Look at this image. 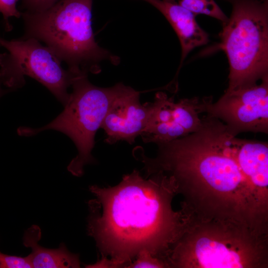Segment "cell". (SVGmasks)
Returning <instances> with one entry per match:
<instances>
[{"label":"cell","mask_w":268,"mask_h":268,"mask_svg":"<svg viewBox=\"0 0 268 268\" xmlns=\"http://www.w3.org/2000/svg\"><path fill=\"white\" fill-rule=\"evenodd\" d=\"M87 73L76 74L72 81V90L62 112L48 124L40 128L21 127L18 134L31 136L46 130H55L68 136L75 144L78 153L68 165L67 170L73 176L81 177L83 167L94 163L91 154L95 135L115 98L126 85L118 83L110 87L92 84Z\"/></svg>","instance_id":"obj_6"},{"label":"cell","mask_w":268,"mask_h":268,"mask_svg":"<svg viewBox=\"0 0 268 268\" xmlns=\"http://www.w3.org/2000/svg\"><path fill=\"white\" fill-rule=\"evenodd\" d=\"M232 146L239 167L263 209L268 213V144L236 136Z\"/></svg>","instance_id":"obj_11"},{"label":"cell","mask_w":268,"mask_h":268,"mask_svg":"<svg viewBox=\"0 0 268 268\" xmlns=\"http://www.w3.org/2000/svg\"><path fill=\"white\" fill-rule=\"evenodd\" d=\"M157 9L176 32L182 50L181 63L194 49L207 43V34L199 26L196 14L182 6L162 0H141Z\"/></svg>","instance_id":"obj_12"},{"label":"cell","mask_w":268,"mask_h":268,"mask_svg":"<svg viewBox=\"0 0 268 268\" xmlns=\"http://www.w3.org/2000/svg\"><path fill=\"white\" fill-rule=\"evenodd\" d=\"M32 268L27 257L12 256L0 252V268Z\"/></svg>","instance_id":"obj_17"},{"label":"cell","mask_w":268,"mask_h":268,"mask_svg":"<svg viewBox=\"0 0 268 268\" xmlns=\"http://www.w3.org/2000/svg\"><path fill=\"white\" fill-rule=\"evenodd\" d=\"M232 5L218 48L227 56L232 90L268 75V0H223Z\"/></svg>","instance_id":"obj_5"},{"label":"cell","mask_w":268,"mask_h":268,"mask_svg":"<svg viewBox=\"0 0 268 268\" xmlns=\"http://www.w3.org/2000/svg\"><path fill=\"white\" fill-rule=\"evenodd\" d=\"M166 268L169 267L164 260L154 257L146 251L140 252L126 268Z\"/></svg>","instance_id":"obj_15"},{"label":"cell","mask_w":268,"mask_h":268,"mask_svg":"<svg viewBox=\"0 0 268 268\" xmlns=\"http://www.w3.org/2000/svg\"><path fill=\"white\" fill-rule=\"evenodd\" d=\"M266 238L243 225L188 215L169 264L182 268H266Z\"/></svg>","instance_id":"obj_3"},{"label":"cell","mask_w":268,"mask_h":268,"mask_svg":"<svg viewBox=\"0 0 268 268\" xmlns=\"http://www.w3.org/2000/svg\"><path fill=\"white\" fill-rule=\"evenodd\" d=\"M201 118L194 105L182 99L174 102L161 92L156 94L149 118L141 134L144 142L173 140L199 130Z\"/></svg>","instance_id":"obj_9"},{"label":"cell","mask_w":268,"mask_h":268,"mask_svg":"<svg viewBox=\"0 0 268 268\" xmlns=\"http://www.w3.org/2000/svg\"><path fill=\"white\" fill-rule=\"evenodd\" d=\"M152 103L141 104L139 92L126 86L110 106L101 125L106 142L125 140L130 144L141 135L146 127Z\"/></svg>","instance_id":"obj_10"},{"label":"cell","mask_w":268,"mask_h":268,"mask_svg":"<svg viewBox=\"0 0 268 268\" xmlns=\"http://www.w3.org/2000/svg\"><path fill=\"white\" fill-rule=\"evenodd\" d=\"M177 3L189 10L196 15H211L215 9L214 0H162Z\"/></svg>","instance_id":"obj_14"},{"label":"cell","mask_w":268,"mask_h":268,"mask_svg":"<svg viewBox=\"0 0 268 268\" xmlns=\"http://www.w3.org/2000/svg\"><path fill=\"white\" fill-rule=\"evenodd\" d=\"M147 177L134 170L115 186L89 187L95 198L88 202L87 233L104 268H126L142 251L168 263L184 231V214L172 206V180L161 172Z\"/></svg>","instance_id":"obj_2"},{"label":"cell","mask_w":268,"mask_h":268,"mask_svg":"<svg viewBox=\"0 0 268 268\" xmlns=\"http://www.w3.org/2000/svg\"><path fill=\"white\" fill-rule=\"evenodd\" d=\"M19 0H0V12L2 14L6 31H10L12 26L9 21L11 17L19 18L21 12L16 8V3Z\"/></svg>","instance_id":"obj_16"},{"label":"cell","mask_w":268,"mask_h":268,"mask_svg":"<svg viewBox=\"0 0 268 268\" xmlns=\"http://www.w3.org/2000/svg\"><path fill=\"white\" fill-rule=\"evenodd\" d=\"M33 38L7 40L0 38V46L7 52L0 54V81L9 89L21 87L25 76L45 86L64 106L67 103L75 74L61 65L62 61L48 46Z\"/></svg>","instance_id":"obj_7"},{"label":"cell","mask_w":268,"mask_h":268,"mask_svg":"<svg viewBox=\"0 0 268 268\" xmlns=\"http://www.w3.org/2000/svg\"><path fill=\"white\" fill-rule=\"evenodd\" d=\"M42 233L39 226L33 225L25 232L22 238L23 245L30 248L31 253L27 257L34 268H80L79 255L69 252L64 243L57 249H47L38 242Z\"/></svg>","instance_id":"obj_13"},{"label":"cell","mask_w":268,"mask_h":268,"mask_svg":"<svg viewBox=\"0 0 268 268\" xmlns=\"http://www.w3.org/2000/svg\"><path fill=\"white\" fill-rule=\"evenodd\" d=\"M2 83H1L0 81V97H1L3 94L6 93L7 92L6 90H3L1 86V84Z\"/></svg>","instance_id":"obj_19"},{"label":"cell","mask_w":268,"mask_h":268,"mask_svg":"<svg viewBox=\"0 0 268 268\" xmlns=\"http://www.w3.org/2000/svg\"><path fill=\"white\" fill-rule=\"evenodd\" d=\"M93 0H59L39 12H21L23 38L43 42L75 74L100 71L108 60L118 65L120 58L96 42L91 26Z\"/></svg>","instance_id":"obj_4"},{"label":"cell","mask_w":268,"mask_h":268,"mask_svg":"<svg viewBox=\"0 0 268 268\" xmlns=\"http://www.w3.org/2000/svg\"><path fill=\"white\" fill-rule=\"evenodd\" d=\"M202 119L198 131L156 143L154 158L139 154L147 176L161 172L169 177L177 193L185 197L182 208L196 218L261 229L268 215L236 159L234 136L218 119L208 115Z\"/></svg>","instance_id":"obj_1"},{"label":"cell","mask_w":268,"mask_h":268,"mask_svg":"<svg viewBox=\"0 0 268 268\" xmlns=\"http://www.w3.org/2000/svg\"><path fill=\"white\" fill-rule=\"evenodd\" d=\"M59 0H21V7L24 11L39 12L45 11Z\"/></svg>","instance_id":"obj_18"},{"label":"cell","mask_w":268,"mask_h":268,"mask_svg":"<svg viewBox=\"0 0 268 268\" xmlns=\"http://www.w3.org/2000/svg\"><path fill=\"white\" fill-rule=\"evenodd\" d=\"M204 112L216 118L233 136L246 132L268 133V75L257 83L226 90L215 103L205 97Z\"/></svg>","instance_id":"obj_8"}]
</instances>
